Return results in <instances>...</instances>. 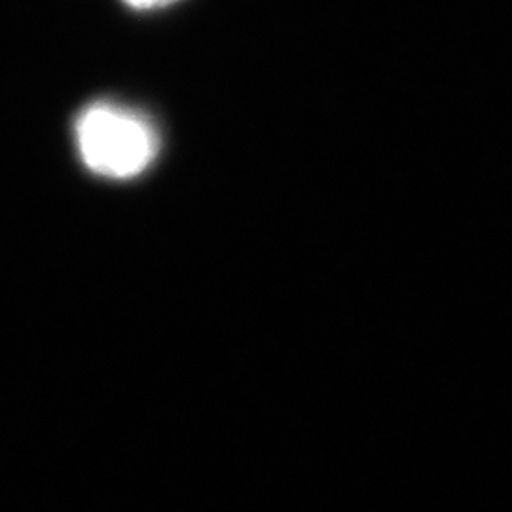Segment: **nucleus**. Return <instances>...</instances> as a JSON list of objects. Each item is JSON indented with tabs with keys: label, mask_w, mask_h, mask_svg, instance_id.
<instances>
[{
	"label": "nucleus",
	"mask_w": 512,
	"mask_h": 512,
	"mask_svg": "<svg viewBox=\"0 0 512 512\" xmlns=\"http://www.w3.org/2000/svg\"><path fill=\"white\" fill-rule=\"evenodd\" d=\"M76 141L84 164L110 179L141 175L160 148L147 116L114 103H95L84 110L76 122Z\"/></svg>",
	"instance_id": "1"
},
{
	"label": "nucleus",
	"mask_w": 512,
	"mask_h": 512,
	"mask_svg": "<svg viewBox=\"0 0 512 512\" xmlns=\"http://www.w3.org/2000/svg\"><path fill=\"white\" fill-rule=\"evenodd\" d=\"M131 8H137V10H148V8H158V6H165L173 0H124Z\"/></svg>",
	"instance_id": "2"
}]
</instances>
